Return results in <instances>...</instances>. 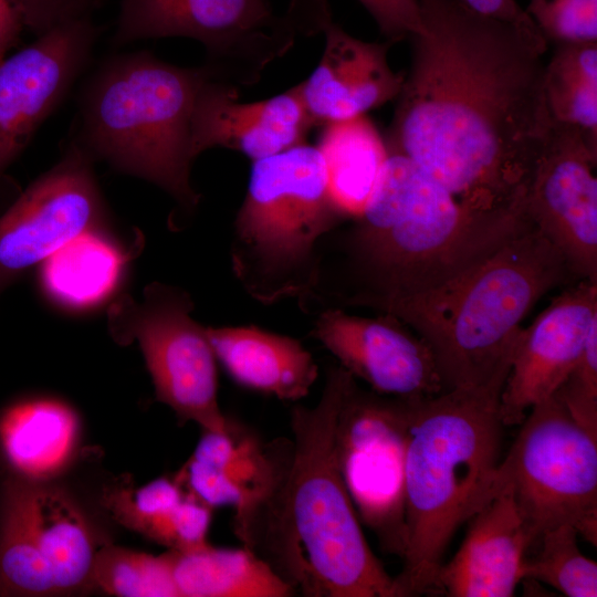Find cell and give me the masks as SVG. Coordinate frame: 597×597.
Returning a JSON list of instances; mask_svg holds the SVG:
<instances>
[{
  "instance_id": "27",
  "label": "cell",
  "mask_w": 597,
  "mask_h": 597,
  "mask_svg": "<svg viewBox=\"0 0 597 597\" xmlns=\"http://www.w3.org/2000/svg\"><path fill=\"white\" fill-rule=\"evenodd\" d=\"M103 498L118 523L169 551L180 548L189 531L191 505L175 478L160 476L137 489L117 484Z\"/></svg>"
},
{
  "instance_id": "15",
  "label": "cell",
  "mask_w": 597,
  "mask_h": 597,
  "mask_svg": "<svg viewBox=\"0 0 597 597\" xmlns=\"http://www.w3.org/2000/svg\"><path fill=\"white\" fill-rule=\"evenodd\" d=\"M312 317L308 336L370 390L400 398H425L446 390L430 348L399 318L384 313L364 317L342 308Z\"/></svg>"
},
{
  "instance_id": "5",
  "label": "cell",
  "mask_w": 597,
  "mask_h": 597,
  "mask_svg": "<svg viewBox=\"0 0 597 597\" xmlns=\"http://www.w3.org/2000/svg\"><path fill=\"white\" fill-rule=\"evenodd\" d=\"M211 77L219 78L207 64L182 67L144 50L105 59L80 92L70 139L94 163L168 193L178 209L175 228L192 218L201 201L191 181L192 116Z\"/></svg>"
},
{
  "instance_id": "24",
  "label": "cell",
  "mask_w": 597,
  "mask_h": 597,
  "mask_svg": "<svg viewBox=\"0 0 597 597\" xmlns=\"http://www.w3.org/2000/svg\"><path fill=\"white\" fill-rule=\"evenodd\" d=\"M80 420L55 398L19 399L0 411V458L9 476L49 482L75 457Z\"/></svg>"
},
{
  "instance_id": "20",
  "label": "cell",
  "mask_w": 597,
  "mask_h": 597,
  "mask_svg": "<svg viewBox=\"0 0 597 597\" xmlns=\"http://www.w3.org/2000/svg\"><path fill=\"white\" fill-rule=\"evenodd\" d=\"M321 32L325 35L322 57L308 78L298 83L313 125L365 115L398 96L405 75L388 63L391 42L357 39L331 17Z\"/></svg>"
},
{
  "instance_id": "23",
  "label": "cell",
  "mask_w": 597,
  "mask_h": 597,
  "mask_svg": "<svg viewBox=\"0 0 597 597\" xmlns=\"http://www.w3.org/2000/svg\"><path fill=\"white\" fill-rule=\"evenodd\" d=\"M143 248L144 235L138 231L128 245L111 233L107 226L87 230L39 265V289L46 300L63 310H92L116 293L129 263Z\"/></svg>"
},
{
  "instance_id": "4",
  "label": "cell",
  "mask_w": 597,
  "mask_h": 597,
  "mask_svg": "<svg viewBox=\"0 0 597 597\" xmlns=\"http://www.w3.org/2000/svg\"><path fill=\"white\" fill-rule=\"evenodd\" d=\"M510 370L480 386L418 398L405 458L404 566L397 597L432 594L457 530L494 495Z\"/></svg>"
},
{
  "instance_id": "30",
  "label": "cell",
  "mask_w": 597,
  "mask_h": 597,
  "mask_svg": "<svg viewBox=\"0 0 597 597\" xmlns=\"http://www.w3.org/2000/svg\"><path fill=\"white\" fill-rule=\"evenodd\" d=\"M578 536L568 524L543 532L538 552L526 556L523 580L545 583L568 597H596L597 564L582 554Z\"/></svg>"
},
{
  "instance_id": "36",
  "label": "cell",
  "mask_w": 597,
  "mask_h": 597,
  "mask_svg": "<svg viewBox=\"0 0 597 597\" xmlns=\"http://www.w3.org/2000/svg\"><path fill=\"white\" fill-rule=\"evenodd\" d=\"M472 10L505 22L537 30L516 0H460Z\"/></svg>"
},
{
  "instance_id": "1",
  "label": "cell",
  "mask_w": 597,
  "mask_h": 597,
  "mask_svg": "<svg viewBox=\"0 0 597 597\" xmlns=\"http://www.w3.org/2000/svg\"><path fill=\"white\" fill-rule=\"evenodd\" d=\"M422 30L398 94L388 151L480 212L520 206L548 139L540 31L460 0H418Z\"/></svg>"
},
{
  "instance_id": "18",
  "label": "cell",
  "mask_w": 597,
  "mask_h": 597,
  "mask_svg": "<svg viewBox=\"0 0 597 597\" xmlns=\"http://www.w3.org/2000/svg\"><path fill=\"white\" fill-rule=\"evenodd\" d=\"M313 126L300 84L268 100L242 103L239 86L211 77L196 101L192 150L197 158L222 147L254 161L306 143Z\"/></svg>"
},
{
  "instance_id": "7",
  "label": "cell",
  "mask_w": 597,
  "mask_h": 597,
  "mask_svg": "<svg viewBox=\"0 0 597 597\" xmlns=\"http://www.w3.org/2000/svg\"><path fill=\"white\" fill-rule=\"evenodd\" d=\"M348 220L316 146L303 143L254 160L232 223V273L260 304L298 301L315 282L320 241Z\"/></svg>"
},
{
  "instance_id": "31",
  "label": "cell",
  "mask_w": 597,
  "mask_h": 597,
  "mask_svg": "<svg viewBox=\"0 0 597 597\" xmlns=\"http://www.w3.org/2000/svg\"><path fill=\"white\" fill-rule=\"evenodd\" d=\"M544 87L553 121L597 134V77L549 60Z\"/></svg>"
},
{
  "instance_id": "26",
  "label": "cell",
  "mask_w": 597,
  "mask_h": 597,
  "mask_svg": "<svg viewBox=\"0 0 597 597\" xmlns=\"http://www.w3.org/2000/svg\"><path fill=\"white\" fill-rule=\"evenodd\" d=\"M172 554L179 597H290L295 590L250 548Z\"/></svg>"
},
{
  "instance_id": "33",
  "label": "cell",
  "mask_w": 597,
  "mask_h": 597,
  "mask_svg": "<svg viewBox=\"0 0 597 597\" xmlns=\"http://www.w3.org/2000/svg\"><path fill=\"white\" fill-rule=\"evenodd\" d=\"M553 396L580 426L597 436V324L575 367Z\"/></svg>"
},
{
  "instance_id": "10",
  "label": "cell",
  "mask_w": 597,
  "mask_h": 597,
  "mask_svg": "<svg viewBox=\"0 0 597 597\" xmlns=\"http://www.w3.org/2000/svg\"><path fill=\"white\" fill-rule=\"evenodd\" d=\"M195 303L186 290L153 282L142 300L116 297L107 308V329L118 345L136 342L153 379L156 399L181 422L223 432L229 418L218 401L217 358L206 326L191 315Z\"/></svg>"
},
{
  "instance_id": "2",
  "label": "cell",
  "mask_w": 597,
  "mask_h": 597,
  "mask_svg": "<svg viewBox=\"0 0 597 597\" xmlns=\"http://www.w3.org/2000/svg\"><path fill=\"white\" fill-rule=\"evenodd\" d=\"M534 227L524 203L480 212L408 157L388 151L359 216L322 238L317 272L298 308L367 307L434 287Z\"/></svg>"
},
{
  "instance_id": "37",
  "label": "cell",
  "mask_w": 597,
  "mask_h": 597,
  "mask_svg": "<svg viewBox=\"0 0 597 597\" xmlns=\"http://www.w3.org/2000/svg\"><path fill=\"white\" fill-rule=\"evenodd\" d=\"M23 24L13 0H0V62L17 45Z\"/></svg>"
},
{
  "instance_id": "3",
  "label": "cell",
  "mask_w": 597,
  "mask_h": 597,
  "mask_svg": "<svg viewBox=\"0 0 597 597\" xmlns=\"http://www.w3.org/2000/svg\"><path fill=\"white\" fill-rule=\"evenodd\" d=\"M355 378L329 366L318 402L291 410L293 452L281 484L238 536L305 597H397L371 551L335 452L337 417Z\"/></svg>"
},
{
  "instance_id": "14",
  "label": "cell",
  "mask_w": 597,
  "mask_h": 597,
  "mask_svg": "<svg viewBox=\"0 0 597 597\" xmlns=\"http://www.w3.org/2000/svg\"><path fill=\"white\" fill-rule=\"evenodd\" d=\"M100 33L92 18L67 22L0 62V197L15 192L8 168L64 101Z\"/></svg>"
},
{
  "instance_id": "35",
  "label": "cell",
  "mask_w": 597,
  "mask_h": 597,
  "mask_svg": "<svg viewBox=\"0 0 597 597\" xmlns=\"http://www.w3.org/2000/svg\"><path fill=\"white\" fill-rule=\"evenodd\" d=\"M389 42L411 38L422 30L418 0H358Z\"/></svg>"
},
{
  "instance_id": "22",
  "label": "cell",
  "mask_w": 597,
  "mask_h": 597,
  "mask_svg": "<svg viewBox=\"0 0 597 597\" xmlns=\"http://www.w3.org/2000/svg\"><path fill=\"white\" fill-rule=\"evenodd\" d=\"M217 362L239 386L297 401L318 378L312 354L296 338L255 325L206 326Z\"/></svg>"
},
{
  "instance_id": "28",
  "label": "cell",
  "mask_w": 597,
  "mask_h": 597,
  "mask_svg": "<svg viewBox=\"0 0 597 597\" xmlns=\"http://www.w3.org/2000/svg\"><path fill=\"white\" fill-rule=\"evenodd\" d=\"M53 575L8 486L0 485V596H57Z\"/></svg>"
},
{
  "instance_id": "21",
  "label": "cell",
  "mask_w": 597,
  "mask_h": 597,
  "mask_svg": "<svg viewBox=\"0 0 597 597\" xmlns=\"http://www.w3.org/2000/svg\"><path fill=\"white\" fill-rule=\"evenodd\" d=\"M2 482L17 501L53 575L59 595L93 586L92 573L98 546L74 498L51 481L29 482L8 475Z\"/></svg>"
},
{
  "instance_id": "25",
  "label": "cell",
  "mask_w": 597,
  "mask_h": 597,
  "mask_svg": "<svg viewBox=\"0 0 597 597\" xmlns=\"http://www.w3.org/2000/svg\"><path fill=\"white\" fill-rule=\"evenodd\" d=\"M329 191L350 218L370 199L388 150L384 137L365 115L324 125L318 144Z\"/></svg>"
},
{
  "instance_id": "9",
  "label": "cell",
  "mask_w": 597,
  "mask_h": 597,
  "mask_svg": "<svg viewBox=\"0 0 597 597\" xmlns=\"http://www.w3.org/2000/svg\"><path fill=\"white\" fill-rule=\"evenodd\" d=\"M501 460L506 486L538 536L568 524L597 543V436L580 426L554 396L534 405Z\"/></svg>"
},
{
  "instance_id": "8",
  "label": "cell",
  "mask_w": 597,
  "mask_h": 597,
  "mask_svg": "<svg viewBox=\"0 0 597 597\" xmlns=\"http://www.w3.org/2000/svg\"><path fill=\"white\" fill-rule=\"evenodd\" d=\"M317 32L311 0H297L284 17L266 0H122L114 46L181 36L200 42L207 65L237 86L256 83L298 35Z\"/></svg>"
},
{
  "instance_id": "32",
  "label": "cell",
  "mask_w": 597,
  "mask_h": 597,
  "mask_svg": "<svg viewBox=\"0 0 597 597\" xmlns=\"http://www.w3.org/2000/svg\"><path fill=\"white\" fill-rule=\"evenodd\" d=\"M525 11L547 42H597V0H530Z\"/></svg>"
},
{
  "instance_id": "16",
  "label": "cell",
  "mask_w": 597,
  "mask_h": 597,
  "mask_svg": "<svg viewBox=\"0 0 597 597\" xmlns=\"http://www.w3.org/2000/svg\"><path fill=\"white\" fill-rule=\"evenodd\" d=\"M292 452L293 440L265 442L229 419L223 432L203 430L174 478L188 494L211 509L233 507L238 535L281 484Z\"/></svg>"
},
{
  "instance_id": "13",
  "label": "cell",
  "mask_w": 597,
  "mask_h": 597,
  "mask_svg": "<svg viewBox=\"0 0 597 597\" xmlns=\"http://www.w3.org/2000/svg\"><path fill=\"white\" fill-rule=\"evenodd\" d=\"M597 134L553 123L525 195V212L574 277L597 282Z\"/></svg>"
},
{
  "instance_id": "6",
  "label": "cell",
  "mask_w": 597,
  "mask_h": 597,
  "mask_svg": "<svg viewBox=\"0 0 597 597\" xmlns=\"http://www.w3.org/2000/svg\"><path fill=\"white\" fill-rule=\"evenodd\" d=\"M573 276L534 227L448 281L394 300L379 313L404 322L430 348L446 390L510 370L522 321Z\"/></svg>"
},
{
  "instance_id": "34",
  "label": "cell",
  "mask_w": 597,
  "mask_h": 597,
  "mask_svg": "<svg viewBox=\"0 0 597 597\" xmlns=\"http://www.w3.org/2000/svg\"><path fill=\"white\" fill-rule=\"evenodd\" d=\"M23 27L35 36L75 20L92 18L102 0H13Z\"/></svg>"
},
{
  "instance_id": "17",
  "label": "cell",
  "mask_w": 597,
  "mask_h": 597,
  "mask_svg": "<svg viewBox=\"0 0 597 597\" xmlns=\"http://www.w3.org/2000/svg\"><path fill=\"white\" fill-rule=\"evenodd\" d=\"M595 324L597 282L582 280L522 328L501 392L505 426L520 425L528 409L555 394L578 362Z\"/></svg>"
},
{
  "instance_id": "11",
  "label": "cell",
  "mask_w": 597,
  "mask_h": 597,
  "mask_svg": "<svg viewBox=\"0 0 597 597\" xmlns=\"http://www.w3.org/2000/svg\"><path fill=\"white\" fill-rule=\"evenodd\" d=\"M418 398L364 390L354 380L335 429L338 468L359 520L389 554L405 547V458Z\"/></svg>"
},
{
  "instance_id": "19",
  "label": "cell",
  "mask_w": 597,
  "mask_h": 597,
  "mask_svg": "<svg viewBox=\"0 0 597 597\" xmlns=\"http://www.w3.org/2000/svg\"><path fill=\"white\" fill-rule=\"evenodd\" d=\"M469 521L460 548L438 570L432 595L514 596L523 582L526 553L537 537L511 491L498 483L494 495Z\"/></svg>"
},
{
  "instance_id": "12",
  "label": "cell",
  "mask_w": 597,
  "mask_h": 597,
  "mask_svg": "<svg viewBox=\"0 0 597 597\" xmlns=\"http://www.w3.org/2000/svg\"><path fill=\"white\" fill-rule=\"evenodd\" d=\"M94 164L70 139L59 161L0 214V297L70 240L107 226Z\"/></svg>"
},
{
  "instance_id": "29",
  "label": "cell",
  "mask_w": 597,
  "mask_h": 597,
  "mask_svg": "<svg viewBox=\"0 0 597 597\" xmlns=\"http://www.w3.org/2000/svg\"><path fill=\"white\" fill-rule=\"evenodd\" d=\"M92 584L118 597H179L172 574V554L151 555L125 547H98Z\"/></svg>"
}]
</instances>
